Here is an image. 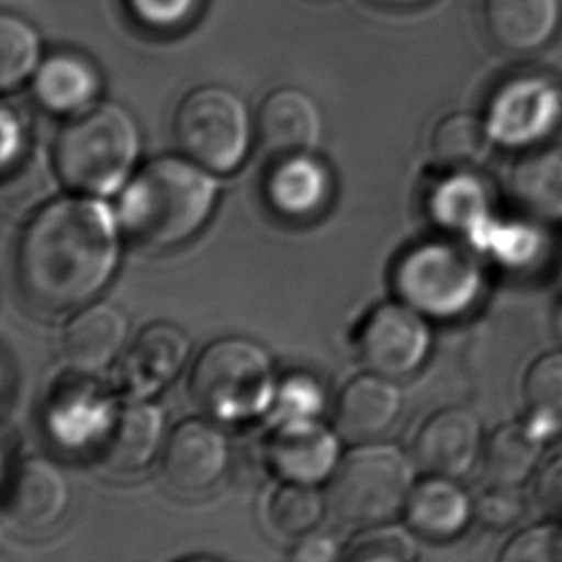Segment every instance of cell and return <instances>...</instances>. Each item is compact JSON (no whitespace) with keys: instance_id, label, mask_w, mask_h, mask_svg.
<instances>
[{"instance_id":"1","label":"cell","mask_w":562,"mask_h":562,"mask_svg":"<svg viewBox=\"0 0 562 562\" xmlns=\"http://www.w3.org/2000/svg\"><path fill=\"white\" fill-rule=\"evenodd\" d=\"M120 263L114 213L92 198H60L31 215L18 236V290L33 310L68 313L92 302Z\"/></svg>"},{"instance_id":"2","label":"cell","mask_w":562,"mask_h":562,"mask_svg":"<svg viewBox=\"0 0 562 562\" xmlns=\"http://www.w3.org/2000/svg\"><path fill=\"white\" fill-rule=\"evenodd\" d=\"M220 184L190 158H158L123 190L117 220L123 231L153 250H169L202 231L212 217Z\"/></svg>"},{"instance_id":"3","label":"cell","mask_w":562,"mask_h":562,"mask_svg":"<svg viewBox=\"0 0 562 562\" xmlns=\"http://www.w3.org/2000/svg\"><path fill=\"white\" fill-rule=\"evenodd\" d=\"M140 154V131L130 110L104 102L64 125L54 143L61 183L85 196H108L127 183Z\"/></svg>"},{"instance_id":"4","label":"cell","mask_w":562,"mask_h":562,"mask_svg":"<svg viewBox=\"0 0 562 562\" xmlns=\"http://www.w3.org/2000/svg\"><path fill=\"white\" fill-rule=\"evenodd\" d=\"M190 394L215 420L238 423L258 417L277 397L273 361L254 340L221 338L210 344L192 367Z\"/></svg>"},{"instance_id":"5","label":"cell","mask_w":562,"mask_h":562,"mask_svg":"<svg viewBox=\"0 0 562 562\" xmlns=\"http://www.w3.org/2000/svg\"><path fill=\"white\" fill-rule=\"evenodd\" d=\"M413 492V464L390 443L353 449L336 467L327 502L335 517L350 526L386 522L405 509Z\"/></svg>"},{"instance_id":"6","label":"cell","mask_w":562,"mask_h":562,"mask_svg":"<svg viewBox=\"0 0 562 562\" xmlns=\"http://www.w3.org/2000/svg\"><path fill=\"white\" fill-rule=\"evenodd\" d=\"M173 133L187 158L212 173H231L250 153V112L227 87L202 85L181 100Z\"/></svg>"},{"instance_id":"7","label":"cell","mask_w":562,"mask_h":562,"mask_svg":"<svg viewBox=\"0 0 562 562\" xmlns=\"http://www.w3.org/2000/svg\"><path fill=\"white\" fill-rule=\"evenodd\" d=\"M394 286L402 302L417 312L451 317L464 312L479 294V267L456 244H418L397 261Z\"/></svg>"},{"instance_id":"8","label":"cell","mask_w":562,"mask_h":562,"mask_svg":"<svg viewBox=\"0 0 562 562\" xmlns=\"http://www.w3.org/2000/svg\"><path fill=\"white\" fill-rule=\"evenodd\" d=\"M430 342V328L423 313L405 302L382 304L359 328V358L373 373L400 379L425 363Z\"/></svg>"},{"instance_id":"9","label":"cell","mask_w":562,"mask_h":562,"mask_svg":"<svg viewBox=\"0 0 562 562\" xmlns=\"http://www.w3.org/2000/svg\"><path fill=\"white\" fill-rule=\"evenodd\" d=\"M228 456L227 438L217 426L190 418L169 436L161 471L179 494H204L227 471Z\"/></svg>"},{"instance_id":"10","label":"cell","mask_w":562,"mask_h":562,"mask_svg":"<svg viewBox=\"0 0 562 562\" xmlns=\"http://www.w3.org/2000/svg\"><path fill=\"white\" fill-rule=\"evenodd\" d=\"M68 505V479L58 464L45 457L15 464L4 490V513L12 525L43 532L60 522Z\"/></svg>"},{"instance_id":"11","label":"cell","mask_w":562,"mask_h":562,"mask_svg":"<svg viewBox=\"0 0 562 562\" xmlns=\"http://www.w3.org/2000/svg\"><path fill=\"white\" fill-rule=\"evenodd\" d=\"M274 472L286 482L319 484L338 467V438L313 418L281 420L267 443Z\"/></svg>"},{"instance_id":"12","label":"cell","mask_w":562,"mask_h":562,"mask_svg":"<svg viewBox=\"0 0 562 562\" xmlns=\"http://www.w3.org/2000/svg\"><path fill=\"white\" fill-rule=\"evenodd\" d=\"M482 426L471 411L449 407L434 413L415 438V463L430 476L459 479L482 453Z\"/></svg>"},{"instance_id":"13","label":"cell","mask_w":562,"mask_h":562,"mask_svg":"<svg viewBox=\"0 0 562 562\" xmlns=\"http://www.w3.org/2000/svg\"><path fill=\"white\" fill-rule=\"evenodd\" d=\"M189 353L190 340L183 328L171 323H154L123 356L117 373L120 384L133 400H145L179 376Z\"/></svg>"},{"instance_id":"14","label":"cell","mask_w":562,"mask_h":562,"mask_svg":"<svg viewBox=\"0 0 562 562\" xmlns=\"http://www.w3.org/2000/svg\"><path fill=\"white\" fill-rule=\"evenodd\" d=\"M258 131L267 153L277 158L313 154L323 137V115L307 92L282 87L259 108Z\"/></svg>"},{"instance_id":"15","label":"cell","mask_w":562,"mask_h":562,"mask_svg":"<svg viewBox=\"0 0 562 562\" xmlns=\"http://www.w3.org/2000/svg\"><path fill=\"white\" fill-rule=\"evenodd\" d=\"M166 418L158 405L133 400L115 411L100 441V459L110 471L138 472L153 463L164 441Z\"/></svg>"},{"instance_id":"16","label":"cell","mask_w":562,"mask_h":562,"mask_svg":"<svg viewBox=\"0 0 562 562\" xmlns=\"http://www.w3.org/2000/svg\"><path fill=\"white\" fill-rule=\"evenodd\" d=\"M130 323L115 305L99 302L77 312L61 335L64 356L79 373H99L125 348Z\"/></svg>"},{"instance_id":"17","label":"cell","mask_w":562,"mask_h":562,"mask_svg":"<svg viewBox=\"0 0 562 562\" xmlns=\"http://www.w3.org/2000/svg\"><path fill=\"white\" fill-rule=\"evenodd\" d=\"M482 25L499 50L528 54L555 35L559 0H482Z\"/></svg>"},{"instance_id":"18","label":"cell","mask_w":562,"mask_h":562,"mask_svg":"<svg viewBox=\"0 0 562 562\" xmlns=\"http://www.w3.org/2000/svg\"><path fill=\"white\" fill-rule=\"evenodd\" d=\"M328 196L330 176L313 154L279 158L267 173V202L284 220H310L325 207Z\"/></svg>"},{"instance_id":"19","label":"cell","mask_w":562,"mask_h":562,"mask_svg":"<svg viewBox=\"0 0 562 562\" xmlns=\"http://www.w3.org/2000/svg\"><path fill=\"white\" fill-rule=\"evenodd\" d=\"M402 405V390L390 376L363 374L344 387L336 409V425L350 440H374L394 425Z\"/></svg>"},{"instance_id":"20","label":"cell","mask_w":562,"mask_h":562,"mask_svg":"<svg viewBox=\"0 0 562 562\" xmlns=\"http://www.w3.org/2000/svg\"><path fill=\"white\" fill-rule=\"evenodd\" d=\"M31 85L38 104L60 115L81 114L100 92L99 71L85 56L74 53L50 54L41 61Z\"/></svg>"},{"instance_id":"21","label":"cell","mask_w":562,"mask_h":562,"mask_svg":"<svg viewBox=\"0 0 562 562\" xmlns=\"http://www.w3.org/2000/svg\"><path fill=\"white\" fill-rule=\"evenodd\" d=\"M555 108V92L548 85L510 83L495 99L487 125L494 137L507 143H528L549 130Z\"/></svg>"},{"instance_id":"22","label":"cell","mask_w":562,"mask_h":562,"mask_svg":"<svg viewBox=\"0 0 562 562\" xmlns=\"http://www.w3.org/2000/svg\"><path fill=\"white\" fill-rule=\"evenodd\" d=\"M405 513L415 532L430 540H449L469 525L472 505L453 479L430 476L413 487Z\"/></svg>"},{"instance_id":"23","label":"cell","mask_w":562,"mask_h":562,"mask_svg":"<svg viewBox=\"0 0 562 562\" xmlns=\"http://www.w3.org/2000/svg\"><path fill=\"white\" fill-rule=\"evenodd\" d=\"M509 194L522 212L538 220H562V156L533 153L517 161L509 176Z\"/></svg>"},{"instance_id":"24","label":"cell","mask_w":562,"mask_h":562,"mask_svg":"<svg viewBox=\"0 0 562 562\" xmlns=\"http://www.w3.org/2000/svg\"><path fill=\"white\" fill-rule=\"evenodd\" d=\"M543 449V434L530 423H510L495 430L482 449L484 471L492 484L515 486L532 474Z\"/></svg>"},{"instance_id":"25","label":"cell","mask_w":562,"mask_h":562,"mask_svg":"<svg viewBox=\"0 0 562 562\" xmlns=\"http://www.w3.org/2000/svg\"><path fill=\"white\" fill-rule=\"evenodd\" d=\"M492 131L476 115L449 114L438 122L430 137V154L441 168L456 173L479 168L492 153Z\"/></svg>"},{"instance_id":"26","label":"cell","mask_w":562,"mask_h":562,"mask_svg":"<svg viewBox=\"0 0 562 562\" xmlns=\"http://www.w3.org/2000/svg\"><path fill=\"white\" fill-rule=\"evenodd\" d=\"M526 409L543 436L562 434V351L533 361L525 376Z\"/></svg>"},{"instance_id":"27","label":"cell","mask_w":562,"mask_h":562,"mask_svg":"<svg viewBox=\"0 0 562 562\" xmlns=\"http://www.w3.org/2000/svg\"><path fill=\"white\" fill-rule=\"evenodd\" d=\"M41 66V38L14 14L0 15V87L12 91L35 76Z\"/></svg>"},{"instance_id":"28","label":"cell","mask_w":562,"mask_h":562,"mask_svg":"<svg viewBox=\"0 0 562 562\" xmlns=\"http://www.w3.org/2000/svg\"><path fill=\"white\" fill-rule=\"evenodd\" d=\"M328 502L315 484L286 482L269 503V518L284 536H305L319 525Z\"/></svg>"},{"instance_id":"29","label":"cell","mask_w":562,"mask_h":562,"mask_svg":"<svg viewBox=\"0 0 562 562\" xmlns=\"http://www.w3.org/2000/svg\"><path fill=\"white\" fill-rule=\"evenodd\" d=\"M467 173L469 171H461L459 176L451 177L434 192L430 210L440 227L464 231L474 227L486 212L484 190Z\"/></svg>"},{"instance_id":"30","label":"cell","mask_w":562,"mask_h":562,"mask_svg":"<svg viewBox=\"0 0 562 562\" xmlns=\"http://www.w3.org/2000/svg\"><path fill=\"white\" fill-rule=\"evenodd\" d=\"M417 557V540L403 526H367L342 553L351 562H409Z\"/></svg>"},{"instance_id":"31","label":"cell","mask_w":562,"mask_h":562,"mask_svg":"<svg viewBox=\"0 0 562 562\" xmlns=\"http://www.w3.org/2000/svg\"><path fill=\"white\" fill-rule=\"evenodd\" d=\"M202 0H125L133 20L146 30H181L196 15Z\"/></svg>"},{"instance_id":"32","label":"cell","mask_w":562,"mask_h":562,"mask_svg":"<svg viewBox=\"0 0 562 562\" xmlns=\"http://www.w3.org/2000/svg\"><path fill=\"white\" fill-rule=\"evenodd\" d=\"M505 561H562V526H541L510 541Z\"/></svg>"},{"instance_id":"33","label":"cell","mask_w":562,"mask_h":562,"mask_svg":"<svg viewBox=\"0 0 562 562\" xmlns=\"http://www.w3.org/2000/svg\"><path fill=\"white\" fill-rule=\"evenodd\" d=\"M525 509L522 497L515 486L494 484L492 490L476 502V517L487 528H509L515 525Z\"/></svg>"},{"instance_id":"34","label":"cell","mask_w":562,"mask_h":562,"mask_svg":"<svg viewBox=\"0 0 562 562\" xmlns=\"http://www.w3.org/2000/svg\"><path fill=\"white\" fill-rule=\"evenodd\" d=\"M277 409L282 420L313 418L321 407L319 387L307 379H290L277 392Z\"/></svg>"},{"instance_id":"35","label":"cell","mask_w":562,"mask_h":562,"mask_svg":"<svg viewBox=\"0 0 562 562\" xmlns=\"http://www.w3.org/2000/svg\"><path fill=\"white\" fill-rule=\"evenodd\" d=\"M536 497L546 515L562 520V457L541 472L536 486Z\"/></svg>"},{"instance_id":"36","label":"cell","mask_w":562,"mask_h":562,"mask_svg":"<svg viewBox=\"0 0 562 562\" xmlns=\"http://www.w3.org/2000/svg\"><path fill=\"white\" fill-rule=\"evenodd\" d=\"M336 557H338V548L335 541L328 536L312 532L300 536L296 546L290 551L292 561L327 562L335 561Z\"/></svg>"},{"instance_id":"37","label":"cell","mask_w":562,"mask_h":562,"mask_svg":"<svg viewBox=\"0 0 562 562\" xmlns=\"http://www.w3.org/2000/svg\"><path fill=\"white\" fill-rule=\"evenodd\" d=\"M2 164L8 169L18 160L23 145L22 125L8 108L2 110Z\"/></svg>"},{"instance_id":"38","label":"cell","mask_w":562,"mask_h":562,"mask_svg":"<svg viewBox=\"0 0 562 562\" xmlns=\"http://www.w3.org/2000/svg\"><path fill=\"white\" fill-rule=\"evenodd\" d=\"M371 2L386 8H413L423 4L426 0H371Z\"/></svg>"},{"instance_id":"39","label":"cell","mask_w":562,"mask_h":562,"mask_svg":"<svg viewBox=\"0 0 562 562\" xmlns=\"http://www.w3.org/2000/svg\"><path fill=\"white\" fill-rule=\"evenodd\" d=\"M553 330H555L557 338L562 342V300L553 310Z\"/></svg>"}]
</instances>
